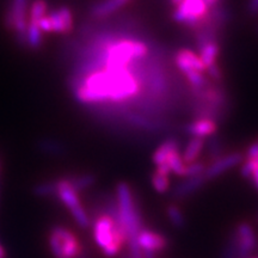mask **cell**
I'll return each mask as SVG.
<instances>
[{"mask_svg":"<svg viewBox=\"0 0 258 258\" xmlns=\"http://www.w3.org/2000/svg\"><path fill=\"white\" fill-rule=\"evenodd\" d=\"M93 238L103 254L111 258L123 249L127 235L121 221L104 212L93 221Z\"/></svg>","mask_w":258,"mask_h":258,"instance_id":"6da1fadb","label":"cell"},{"mask_svg":"<svg viewBox=\"0 0 258 258\" xmlns=\"http://www.w3.org/2000/svg\"><path fill=\"white\" fill-rule=\"evenodd\" d=\"M116 199L120 221L127 235V241L137 239L139 231L143 228V218L134 194L125 182H120L116 186Z\"/></svg>","mask_w":258,"mask_h":258,"instance_id":"7a4b0ae2","label":"cell"},{"mask_svg":"<svg viewBox=\"0 0 258 258\" xmlns=\"http://www.w3.org/2000/svg\"><path fill=\"white\" fill-rule=\"evenodd\" d=\"M257 235L252 226L241 222L232 232L222 252V258H249L257 249Z\"/></svg>","mask_w":258,"mask_h":258,"instance_id":"3957f363","label":"cell"},{"mask_svg":"<svg viewBox=\"0 0 258 258\" xmlns=\"http://www.w3.org/2000/svg\"><path fill=\"white\" fill-rule=\"evenodd\" d=\"M49 247L55 258H78L83 253L77 235L62 226H56L50 231Z\"/></svg>","mask_w":258,"mask_h":258,"instance_id":"277c9868","label":"cell"},{"mask_svg":"<svg viewBox=\"0 0 258 258\" xmlns=\"http://www.w3.org/2000/svg\"><path fill=\"white\" fill-rule=\"evenodd\" d=\"M56 195L66 208L70 209L71 214L79 227L85 228L90 225V218L85 208L80 202L78 191L73 188L69 178H62L55 182Z\"/></svg>","mask_w":258,"mask_h":258,"instance_id":"5b68a950","label":"cell"},{"mask_svg":"<svg viewBox=\"0 0 258 258\" xmlns=\"http://www.w3.org/2000/svg\"><path fill=\"white\" fill-rule=\"evenodd\" d=\"M209 11L208 5L203 0H183L175 9L172 19L177 23L195 30L200 27Z\"/></svg>","mask_w":258,"mask_h":258,"instance_id":"8992f818","label":"cell"},{"mask_svg":"<svg viewBox=\"0 0 258 258\" xmlns=\"http://www.w3.org/2000/svg\"><path fill=\"white\" fill-rule=\"evenodd\" d=\"M28 0H12V5L6 16V27L17 32L21 43H27L28 30Z\"/></svg>","mask_w":258,"mask_h":258,"instance_id":"52a82bcc","label":"cell"},{"mask_svg":"<svg viewBox=\"0 0 258 258\" xmlns=\"http://www.w3.org/2000/svg\"><path fill=\"white\" fill-rule=\"evenodd\" d=\"M137 243L141 252H152L158 254L166 249L169 241L165 235L150 230V228L143 227L138 233Z\"/></svg>","mask_w":258,"mask_h":258,"instance_id":"ba28073f","label":"cell"},{"mask_svg":"<svg viewBox=\"0 0 258 258\" xmlns=\"http://www.w3.org/2000/svg\"><path fill=\"white\" fill-rule=\"evenodd\" d=\"M241 161H243V154L239 152L225 154V156H221L218 159L213 160L212 164L207 165L203 176H205V178L207 180L214 179L222 175V173H225L226 171L239 165Z\"/></svg>","mask_w":258,"mask_h":258,"instance_id":"9c48e42d","label":"cell"},{"mask_svg":"<svg viewBox=\"0 0 258 258\" xmlns=\"http://www.w3.org/2000/svg\"><path fill=\"white\" fill-rule=\"evenodd\" d=\"M173 62L183 74L191 72V71L205 73L207 70L199 54L188 49V48H182V49L177 50L175 57H173Z\"/></svg>","mask_w":258,"mask_h":258,"instance_id":"30bf717a","label":"cell"},{"mask_svg":"<svg viewBox=\"0 0 258 258\" xmlns=\"http://www.w3.org/2000/svg\"><path fill=\"white\" fill-rule=\"evenodd\" d=\"M51 24V32L57 34H70L73 30V16L69 8L62 6L48 16Z\"/></svg>","mask_w":258,"mask_h":258,"instance_id":"8fae6325","label":"cell"},{"mask_svg":"<svg viewBox=\"0 0 258 258\" xmlns=\"http://www.w3.org/2000/svg\"><path fill=\"white\" fill-rule=\"evenodd\" d=\"M218 128V122L209 120V118H195L192 122H189L184 129L192 138L205 139L217 134Z\"/></svg>","mask_w":258,"mask_h":258,"instance_id":"7c38bea8","label":"cell"},{"mask_svg":"<svg viewBox=\"0 0 258 258\" xmlns=\"http://www.w3.org/2000/svg\"><path fill=\"white\" fill-rule=\"evenodd\" d=\"M131 2L132 0H102L90 9V16L93 19H104L118 10L123 9Z\"/></svg>","mask_w":258,"mask_h":258,"instance_id":"4fadbf2b","label":"cell"},{"mask_svg":"<svg viewBox=\"0 0 258 258\" xmlns=\"http://www.w3.org/2000/svg\"><path fill=\"white\" fill-rule=\"evenodd\" d=\"M207 179L205 176H198V177H189L177 184L172 190V195L175 199H185L192 195L194 192L199 191L203 185L206 184Z\"/></svg>","mask_w":258,"mask_h":258,"instance_id":"5bb4252c","label":"cell"},{"mask_svg":"<svg viewBox=\"0 0 258 258\" xmlns=\"http://www.w3.org/2000/svg\"><path fill=\"white\" fill-rule=\"evenodd\" d=\"M179 150V141L177 139L169 138L164 141L163 144H160V146L154 151L152 160L156 166H160L166 164V159L169 157L170 153H172L173 151Z\"/></svg>","mask_w":258,"mask_h":258,"instance_id":"9a60e30c","label":"cell"},{"mask_svg":"<svg viewBox=\"0 0 258 258\" xmlns=\"http://www.w3.org/2000/svg\"><path fill=\"white\" fill-rule=\"evenodd\" d=\"M220 43L219 41H212L206 43L205 46L199 48V55L205 63L206 69H208L212 64L217 63L218 56L220 55Z\"/></svg>","mask_w":258,"mask_h":258,"instance_id":"2e32d148","label":"cell"},{"mask_svg":"<svg viewBox=\"0 0 258 258\" xmlns=\"http://www.w3.org/2000/svg\"><path fill=\"white\" fill-rule=\"evenodd\" d=\"M203 148H205V139L192 138L185 146L184 151H183L182 158L184 163L191 164L194 161H198Z\"/></svg>","mask_w":258,"mask_h":258,"instance_id":"e0dca14e","label":"cell"},{"mask_svg":"<svg viewBox=\"0 0 258 258\" xmlns=\"http://www.w3.org/2000/svg\"><path fill=\"white\" fill-rule=\"evenodd\" d=\"M166 165L169 166L170 172L175 173L177 176H185L186 164L183 160L182 154L179 153V150L173 151L172 153L169 154V157L166 159Z\"/></svg>","mask_w":258,"mask_h":258,"instance_id":"ac0fdd59","label":"cell"},{"mask_svg":"<svg viewBox=\"0 0 258 258\" xmlns=\"http://www.w3.org/2000/svg\"><path fill=\"white\" fill-rule=\"evenodd\" d=\"M27 43L34 49L41 47L42 43V31L40 27H38L37 21H32L29 19L28 23V30H27Z\"/></svg>","mask_w":258,"mask_h":258,"instance_id":"d6986e66","label":"cell"},{"mask_svg":"<svg viewBox=\"0 0 258 258\" xmlns=\"http://www.w3.org/2000/svg\"><path fill=\"white\" fill-rule=\"evenodd\" d=\"M70 183L77 191H82V190H86L90 186H92L96 182V177L91 175V173H84V175L73 176L69 178Z\"/></svg>","mask_w":258,"mask_h":258,"instance_id":"ffe728a7","label":"cell"},{"mask_svg":"<svg viewBox=\"0 0 258 258\" xmlns=\"http://www.w3.org/2000/svg\"><path fill=\"white\" fill-rule=\"evenodd\" d=\"M166 214L171 224H172V226H175L176 228H183L185 226L186 219L178 206L170 205L166 209Z\"/></svg>","mask_w":258,"mask_h":258,"instance_id":"44dd1931","label":"cell"},{"mask_svg":"<svg viewBox=\"0 0 258 258\" xmlns=\"http://www.w3.org/2000/svg\"><path fill=\"white\" fill-rule=\"evenodd\" d=\"M152 186L157 192L164 194L170 189V178L169 175L166 173L159 172V171H154L152 175Z\"/></svg>","mask_w":258,"mask_h":258,"instance_id":"7402d4cb","label":"cell"},{"mask_svg":"<svg viewBox=\"0 0 258 258\" xmlns=\"http://www.w3.org/2000/svg\"><path fill=\"white\" fill-rule=\"evenodd\" d=\"M47 9H48V5L44 0H35L31 5L30 19H32V21L40 22V19L46 16Z\"/></svg>","mask_w":258,"mask_h":258,"instance_id":"603a6c76","label":"cell"},{"mask_svg":"<svg viewBox=\"0 0 258 258\" xmlns=\"http://www.w3.org/2000/svg\"><path fill=\"white\" fill-rule=\"evenodd\" d=\"M208 147V156L211 158V163L213 160L218 159L222 156V143L220 139L218 138H212L207 144Z\"/></svg>","mask_w":258,"mask_h":258,"instance_id":"cb8c5ba5","label":"cell"},{"mask_svg":"<svg viewBox=\"0 0 258 258\" xmlns=\"http://www.w3.org/2000/svg\"><path fill=\"white\" fill-rule=\"evenodd\" d=\"M206 163L203 161H194L191 164H186V169H185V178H189V177H198L201 176L205 173L206 171Z\"/></svg>","mask_w":258,"mask_h":258,"instance_id":"d4e9b609","label":"cell"},{"mask_svg":"<svg viewBox=\"0 0 258 258\" xmlns=\"http://www.w3.org/2000/svg\"><path fill=\"white\" fill-rule=\"evenodd\" d=\"M35 194L38 196H51L54 194H56V184L55 182H46L38 184L36 188H35Z\"/></svg>","mask_w":258,"mask_h":258,"instance_id":"484cf974","label":"cell"},{"mask_svg":"<svg viewBox=\"0 0 258 258\" xmlns=\"http://www.w3.org/2000/svg\"><path fill=\"white\" fill-rule=\"evenodd\" d=\"M206 72L208 73V77H211V79L214 83H219L222 79V72L220 67H219L218 62L212 64V66H209L208 69L206 70Z\"/></svg>","mask_w":258,"mask_h":258,"instance_id":"4316f807","label":"cell"},{"mask_svg":"<svg viewBox=\"0 0 258 258\" xmlns=\"http://www.w3.org/2000/svg\"><path fill=\"white\" fill-rule=\"evenodd\" d=\"M246 11L250 16H257L258 15V0H249L246 6Z\"/></svg>","mask_w":258,"mask_h":258,"instance_id":"83f0119b","label":"cell"},{"mask_svg":"<svg viewBox=\"0 0 258 258\" xmlns=\"http://www.w3.org/2000/svg\"><path fill=\"white\" fill-rule=\"evenodd\" d=\"M203 2L208 5V8H213V6L220 4L221 0H203Z\"/></svg>","mask_w":258,"mask_h":258,"instance_id":"f1b7e54d","label":"cell"},{"mask_svg":"<svg viewBox=\"0 0 258 258\" xmlns=\"http://www.w3.org/2000/svg\"><path fill=\"white\" fill-rule=\"evenodd\" d=\"M182 2H183V0H170V4L175 6V8H177V6H178L179 4H182Z\"/></svg>","mask_w":258,"mask_h":258,"instance_id":"f546056e","label":"cell"},{"mask_svg":"<svg viewBox=\"0 0 258 258\" xmlns=\"http://www.w3.org/2000/svg\"><path fill=\"white\" fill-rule=\"evenodd\" d=\"M5 257V250L3 249V246L0 245V258H4Z\"/></svg>","mask_w":258,"mask_h":258,"instance_id":"4dcf8cb0","label":"cell"},{"mask_svg":"<svg viewBox=\"0 0 258 258\" xmlns=\"http://www.w3.org/2000/svg\"><path fill=\"white\" fill-rule=\"evenodd\" d=\"M254 143H256V144L258 145V139H257V141H254Z\"/></svg>","mask_w":258,"mask_h":258,"instance_id":"1f68e13d","label":"cell"}]
</instances>
